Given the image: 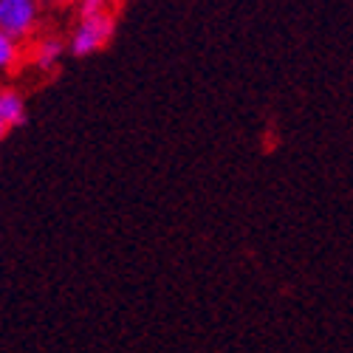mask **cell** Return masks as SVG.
Masks as SVG:
<instances>
[{"mask_svg":"<svg viewBox=\"0 0 353 353\" xmlns=\"http://www.w3.org/2000/svg\"><path fill=\"white\" fill-rule=\"evenodd\" d=\"M113 32H116V20L110 12L97 14V17H79V23L71 32V40H68V54L91 57L110 43Z\"/></svg>","mask_w":353,"mask_h":353,"instance_id":"obj_1","label":"cell"},{"mask_svg":"<svg viewBox=\"0 0 353 353\" xmlns=\"http://www.w3.org/2000/svg\"><path fill=\"white\" fill-rule=\"evenodd\" d=\"M37 14H40L37 0H0V32L12 34L14 40L32 37Z\"/></svg>","mask_w":353,"mask_h":353,"instance_id":"obj_2","label":"cell"},{"mask_svg":"<svg viewBox=\"0 0 353 353\" xmlns=\"http://www.w3.org/2000/svg\"><path fill=\"white\" fill-rule=\"evenodd\" d=\"M65 51H68V46H65L60 37H43V40H37V46L32 48V63H34L37 71L51 74L57 65H60V60L65 57Z\"/></svg>","mask_w":353,"mask_h":353,"instance_id":"obj_3","label":"cell"},{"mask_svg":"<svg viewBox=\"0 0 353 353\" xmlns=\"http://www.w3.org/2000/svg\"><path fill=\"white\" fill-rule=\"evenodd\" d=\"M0 110H3V119L12 128H20L26 122V102L17 91H0Z\"/></svg>","mask_w":353,"mask_h":353,"instance_id":"obj_4","label":"cell"},{"mask_svg":"<svg viewBox=\"0 0 353 353\" xmlns=\"http://www.w3.org/2000/svg\"><path fill=\"white\" fill-rule=\"evenodd\" d=\"M23 57V48H20V40H14L12 34L0 32V71H12L17 68Z\"/></svg>","mask_w":353,"mask_h":353,"instance_id":"obj_5","label":"cell"},{"mask_svg":"<svg viewBox=\"0 0 353 353\" xmlns=\"http://www.w3.org/2000/svg\"><path fill=\"white\" fill-rule=\"evenodd\" d=\"M110 6V0H79L77 9H79V17H97V14H105Z\"/></svg>","mask_w":353,"mask_h":353,"instance_id":"obj_6","label":"cell"},{"mask_svg":"<svg viewBox=\"0 0 353 353\" xmlns=\"http://www.w3.org/2000/svg\"><path fill=\"white\" fill-rule=\"evenodd\" d=\"M9 133V125H6V119H3V110H0V139H3Z\"/></svg>","mask_w":353,"mask_h":353,"instance_id":"obj_7","label":"cell"},{"mask_svg":"<svg viewBox=\"0 0 353 353\" xmlns=\"http://www.w3.org/2000/svg\"><path fill=\"white\" fill-rule=\"evenodd\" d=\"M57 3H65L68 6V3H79V0H57Z\"/></svg>","mask_w":353,"mask_h":353,"instance_id":"obj_8","label":"cell"}]
</instances>
